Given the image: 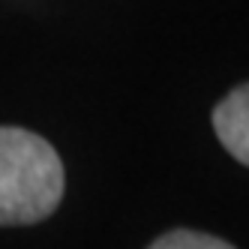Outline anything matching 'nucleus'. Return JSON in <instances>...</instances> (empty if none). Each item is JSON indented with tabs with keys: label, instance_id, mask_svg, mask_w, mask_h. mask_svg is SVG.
Instances as JSON below:
<instances>
[{
	"label": "nucleus",
	"instance_id": "f257e3e1",
	"mask_svg": "<svg viewBox=\"0 0 249 249\" xmlns=\"http://www.w3.org/2000/svg\"><path fill=\"white\" fill-rule=\"evenodd\" d=\"M63 162L30 129L0 126V225H33L63 201Z\"/></svg>",
	"mask_w": 249,
	"mask_h": 249
},
{
	"label": "nucleus",
	"instance_id": "f03ea898",
	"mask_svg": "<svg viewBox=\"0 0 249 249\" xmlns=\"http://www.w3.org/2000/svg\"><path fill=\"white\" fill-rule=\"evenodd\" d=\"M213 129H216L222 147L237 162L249 165V84L234 87L213 108Z\"/></svg>",
	"mask_w": 249,
	"mask_h": 249
},
{
	"label": "nucleus",
	"instance_id": "7ed1b4c3",
	"mask_svg": "<svg viewBox=\"0 0 249 249\" xmlns=\"http://www.w3.org/2000/svg\"><path fill=\"white\" fill-rule=\"evenodd\" d=\"M153 249H228L231 243L213 234H201V231H189V228H177L168 234L156 237L150 243Z\"/></svg>",
	"mask_w": 249,
	"mask_h": 249
}]
</instances>
